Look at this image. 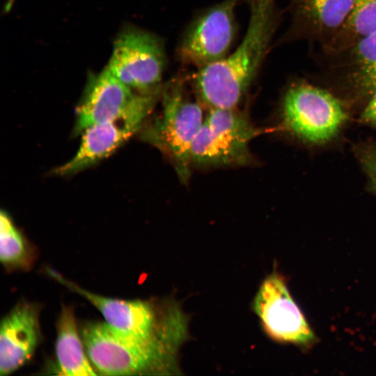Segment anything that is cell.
<instances>
[{"label": "cell", "mask_w": 376, "mask_h": 376, "mask_svg": "<svg viewBox=\"0 0 376 376\" xmlns=\"http://www.w3.org/2000/svg\"><path fill=\"white\" fill-rule=\"evenodd\" d=\"M91 363L105 375L171 373L187 334L142 338L117 330L106 322H89L81 332Z\"/></svg>", "instance_id": "2"}, {"label": "cell", "mask_w": 376, "mask_h": 376, "mask_svg": "<svg viewBox=\"0 0 376 376\" xmlns=\"http://www.w3.org/2000/svg\"><path fill=\"white\" fill-rule=\"evenodd\" d=\"M56 331V355L60 373L68 376L96 375L79 335L72 308L63 306Z\"/></svg>", "instance_id": "12"}, {"label": "cell", "mask_w": 376, "mask_h": 376, "mask_svg": "<svg viewBox=\"0 0 376 376\" xmlns=\"http://www.w3.org/2000/svg\"><path fill=\"white\" fill-rule=\"evenodd\" d=\"M347 119V112L341 101L319 87L297 84L283 97V125L304 141L319 144L330 141Z\"/></svg>", "instance_id": "4"}, {"label": "cell", "mask_w": 376, "mask_h": 376, "mask_svg": "<svg viewBox=\"0 0 376 376\" xmlns=\"http://www.w3.org/2000/svg\"><path fill=\"white\" fill-rule=\"evenodd\" d=\"M137 93L107 66L100 72L89 74L75 109L74 132L80 134L90 126L115 117L130 105Z\"/></svg>", "instance_id": "9"}, {"label": "cell", "mask_w": 376, "mask_h": 376, "mask_svg": "<svg viewBox=\"0 0 376 376\" xmlns=\"http://www.w3.org/2000/svg\"><path fill=\"white\" fill-rule=\"evenodd\" d=\"M354 0H292L296 19L311 32L331 38L344 24Z\"/></svg>", "instance_id": "13"}, {"label": "cell", "mask_w": 376, "mask_h": 376, "mask_svg": "<svg viewBox=\"0 0 376 376\" xmlns=\"http://www.w3.org/2000/svg\"><path fill=\"white\" fill-rule=\"evenodd\" d=\"M0 260L11 269H27L33 261L32 249L3 210L0 214Z\"/></svg>", "instance_id": "15"}, {"label": "cell", "mask_w": 376, "mask_h": 376, "mask_svg": "<svg viewBox=\"0 0 376 376\" xmlns=\"http://www.w3.org/2000/svg\"><path fill=\"white\" fill-rule=\"evenodd\" d=\"M246 34L233 53L198 69L194 86L210 109H235L254 79L276 29L275 0H250Z\"/></svg>", "instance_id": "1"}, {"label": "cell", "mask_w": 376, "mask_h": 376, "mask_svg": "<svg viewBox=\"0 0 376 376\" xmlns=\"http://www.w3.org/2000/svg\"><path fill=\"white\" fill-rule=\"evenodd\" d=\"M251 134L214 128L205 120L191 148L192 164L199 166L244 165L250 162Z\"/></svg>", "instance_id": "11"}, {"label": "cell", "mask_w": 376, "mask_h": 376, "mask_svg": "<svg viewBox=\"0 0 376 376\" xmlns=\"http://www.w3.org/2000/svg\"><path fill=\"white\" fill-rule=\"evenodd\" d=\"M40 338L39 309L31 303L16 305L0 328V375H9L33 356Z\"/></svg>", "instance_id": "10"}, {"label": "cell", "mask_w": 376, "mask_h": 376, "mask_svg": "<svg viewBox=\"0 0 376 376\" xmlns=\"http://www.w3.org/2000/svg\"><path fill=\"white\" fill-rule=\"evenodd\" d=\"M375 31L376 0H354L345 22L330 38L329 48L333 50H346Z\"/></svg>", "instance_id": "14"}, {"label": "cell", "mask_w": 376, "mask_h": 376, "mask_svg": "<svg viewBox=\"0 0 376 376\" xmlns=\"http://www.w3.org/2000/svg\"><path fill=\"white\" fill-rule=\"evenodd\" d=\"M162 91L160 88L147 93H138L121 113L85 129L75 155L58 167L55 173L65 175L77 173L110 155L140 130Z\"/></svg>", "instance_id": "5"}, {"label": "cell", "mask_w": 376, "mask_h": 376, "mask_svg": "<svg viewBox=\"0 0 376 376\" xmlns=\"http://www.w3.org/2000/svg\"><path fill=\"white\" fill-rule=\"evenodd\" d=\"M162 114L146 130L145 139L171 161L178 177L188 181L194 141L204 122L200 104L187 98L180 84L162 91Z\"/></svg>", "instance_id": "3"}, {"label": "cell", "mask_w": 376, "mask_h": 376, "mask_svg": "<svg viewBox=\"0 0 376 376\" xmlns=\"http://www.w3.org/2000/svg\"><path fill=\"white\" fill-rule=\"evenodd\" d=\"M164 65L160 40L150 32L129 26L116 38L107 67L134 91L147 93L161 88Z\"/></svg>", "instance_id": "6"}, {"label": "cell", "mask_w": 376, "mask_h": 376, "mask_svg": "<svg viewBox=\"0 0 376 376\" xmlns=\"http://www.w3.org/2000/svg\"><path fill=\"white\" fill-rule=\"evenodd\" d=\"M237 3V0H224L191 24L178 47L182 63L200 69L226 56L236 31Z\"/></svg>", "instance_id": "7"}, {"label": "cell", "mask_w": 376, "mask_h": 376, "mask_svg": "<svg viewBox=\"0 0 376 376\" xmlns=\"http://www.w3.org/2000/svg\"><path fill=\"white\" fill-rule=\"evenodd\" d=\"M357 159L368 178L369 185L376 195V144L362 143L356 149Z\"/></svg>", "instance_id": "17"}, {"label": "cell", "mask_w": 376, "mask_h": 376, "mask_svg": "<svg viewBox=\"0 0 376 376\" xmlns=\"http://www.w3.org/2000/svg\"><path fill=\"white\" fill-rule=\"evenodd\" d=\"M357 83L358 86L369 96L361 113V120L376 127V72Z\"/></svg>", "instance_id": "18"}, {"label": "cell", "mask_w": 376, "mask_h": 376, "mask_svg": "<svg viewBox=\"0 0 376 376\" xmlns=\"http://www.w3.org/2000/svg\"><path fill=\"white\" fill-rule=\"evenodd\" d=\"M346 50L357 82L376 72V31Z\"/></svg>", "instance_id": "16"}, {"label": "cell", "mask_w": 376, "mask_h": 376, "mask_svg": "<svg viewBox=\"0 0 376 376\" xmlns=\"http://www.w3.org/2000/svg\"><path fill=\"white\" fill-rule=\"evenodd\" d=\"M253 306L265 331L273 339L305 347L316 341L283 276L276 272L272 273L263 281Z\"/></svg>", "instance_id": "8"}]
</instances>
